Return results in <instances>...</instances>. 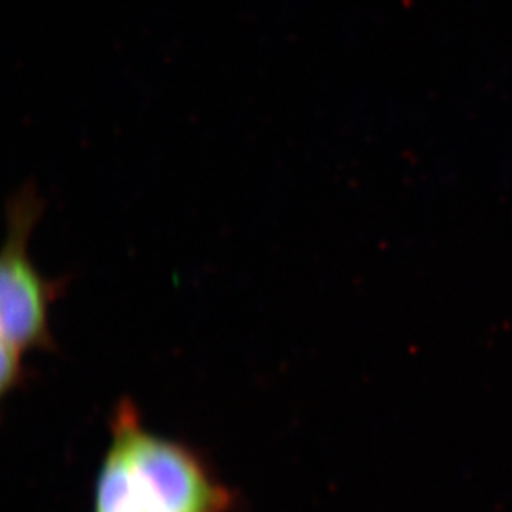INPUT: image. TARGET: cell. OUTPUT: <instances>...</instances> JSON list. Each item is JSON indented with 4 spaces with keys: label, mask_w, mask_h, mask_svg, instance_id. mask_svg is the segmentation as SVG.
I'll list each match as a JSON object with an SVG mask.
<instances>
[{
    "label": "cell",
    "mask_w": 512,
    "mask_h": 512,
    "mask_svg": "<svg viewBox=\"0 0 512 512\" xmlns=\"http://www.w3.org/2000/svg\"><path fill=\"white\" fill-rule=\"evenodd\" d=\"M234 496L193 451L143 430L130 400L112 418V445L93 512H229Z\"/></svg>",
    "instance_id": "obj_1"
},
{
    "label": "cell",
    "mask_w": 512,
    "mask_h": 512,
    "mask_svg": "<svg viewBox=\"0 0 512 512\" xmlns=\"http://www.w3.org/2000/svg\"><path fill=\"white\" fill-rule=\"evenodd\" d=\"M45 211L37 184L27 181L5 204L7 236L0 259V392L7 395L24 380L25 352L54 350L50 305L63 281H47L29 256V239Z\"/></svg>",
    "instance_id": "obj_2"
}]
</instances>
